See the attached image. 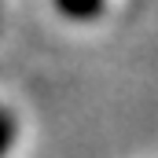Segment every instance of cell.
<instances>
[{"instance_id": "obj_1", "label": "cell", "mask_w": 158, "mask_h": 158, "mask_svg": "<svg viewBox=\"0 0 158 158\" xmlns=\"http://www.w3.org/2000/svg\"><path fill=\"white\" fill-rule=\"evenodd\" d=\"M55 7L66 19H96L103 11V0H55Z\"/></svg>"}, {"instance_id": "obj_2", "label": "cell", "mask_w": 158, "mask_h": 158, "mask_svg": "<svg viewBox=\"0 0 158 158\" xmlns=\"http://www.w3.org/2000/svg\"><path fill=\"white\" fill-rule=\"evenodd\" d=\"M11 143H15V118L0 107V158L11 151Z\"/></svg>"}]
</instances>
